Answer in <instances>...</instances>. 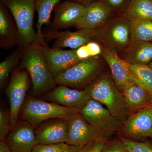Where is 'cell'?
Returning <instances> with one entry per match:
<instances>
[{"label":"cell","mask_w":152,"mask_h":152,"mask_svg":"<svg viewBox=\"0 0 152 152\" xmlns=\"http://www.w3.org/2000/svg\"><path fill=\"white\" fill-rule=\"evenodd\" d=\"M20 64L29 75L35 94H41L55 88L57 84L46 62L42 45L34 44L23 50Z\"/></svg>","instance_id":"6da1fadb"},{"label":"cell","mask_w":152,"mask_h":152,"mask_svg":"<svg viewBox=\"0 0 152 152\" xmlns=\"http://www.w3.org/2000/svg\"><path fill=\"white\" fill-rule=\"evenodd\" d=\"M86 88L91 99L105 106L120 122L127 118L129 114L124 95L109 75H101Z\"/></svg>","instance_id":"7a4b0ae2"},{"label":"cell","mask_w":152,"mask_h":152,"mask_svg":"<svg viewBox=\"0 0 152 152\" xmlns=\"http://www.w3.org/2000/svg\"><path fill=\"white\" fill-rule=\"evenodd\" d=\"M0 2L9 9L16 24L20 35L18 47L24 50L37 43V32L34 28L35 0H0Z\"/></svg>","instance_id":"3957f363"},{"label":"cell","mask_w":152,"mask_h":152,"mask_svg":"<svg viewBox=\"0 0 152 152\" xmlns=\"http://www.w3.org/2000/svg\"><path fill=\"white\" fill-rule=\"evenodd\" d=\"M99 56L80 61L54 78L57 84L81 88L88 86L101 75L103 61Z\"/></svg>","instance_id":"277c9868"},{"label":"cell","mask_w":152,"mask_h":152,"mask_svg":"<svg viewBox=\"0 0 152 152\" xmlns=\"http://www.w3.org/2000/svg\"><path fill=\"white\" fill-rule=\"evenodd\" d=\"M79 112V109L67 107L38 99H30L23 107L20 115L23 119L35 127L46 120L66 118Z\"/></svg>","instance_id":"5b68a950"},{"label":"cell","mask_w":152,"mask_h":152,"mask_svg":"<svg viewBox=\"0 0 152 152\" xmlns=\"http://www.w3.org/2000/svg\"><path fill=\"white\" fill-rule=\"evenodd\" d=\"M98 31L99 42L117 53L122 51L131 41L129 21L121 15L113 17Z\"/></svg>","instance_id":"8992f818"},{"label":"cell","mask_w":152,"mask_h":152,"mask_svg":"<svg viewBox=\"0 0 152 152\" xmlns=\"http://www.w3.org/2000/svg\"><path fill=\"white\" fill-rule=\"evenodd\" d=\"M30 77L24 69H16L11 76L6 90L10 105L11 129L15 126L30 86Z\"/></svg>","instance_id":"52a82bcc"},{"label":"cell","mask_w":152,"mask_h":152,"mask_svg":"<svg viewBox=\"0 0 152 152\" xmlns=\"http://www.w3.org/2000/svg\"><path fill=\"white\" fill-rule=\"evenodd\" d=\"M45 40H54L52 48H69L76 50L92 41L99 42L97 29L83 28L76 31H59L49 27L42 31Z\"/></svg>","instance_id":"ba28073f"},{"label":"cell","mask_w":152,"mask_h":152,"mask_svg":"<svg viewBox=\"0 0 152 152\" xmlns=\"http://www.w3.org/2000/svg\"><path fill=\"white\" fill-rule=\"evenodd\" d=\"M85 119L94 126L102 131L109 137L118 132L122 123L112 115L99 102L91 99L80 110Z\"/></svg>","instance_id":"9c48e42d"},{"label":"cell","mask_w":152,"mask_h":152,"mask_svg":"<svg viewBox=\"0 0 152 152\" xmlns=\"http://www.w3.org/2000/svg\"><path fill=\"white\" fill-rule=\"evenodd\" d=\"M66 143L81 146L91 142L102 138H110L107 134L91 124L80 112L68 118Z\"/></svg>","instance_id":"30bf717a"},{"label":"cell","mask_w":152,"mask_h":152,"mask_svg":"<svg viewBox=\"0 0 152 152\" xmlns=\"http://www.w3.org/2000/svg\"><path fill=\"white\" fill-rule=\"evenodd\" d=\"M118 133L119 136L137 141L152 139V105L129 115Z\"/></svg>","instance_id":"8fae6325"},{"label":"cell","mask_w":152,"mask_h":152,"mask_svg":"<svg viewBox=\"0 0 152 152\" xmlns=\"http://www.w3.org/2000/svg\"><path fill=\"white\" fill-rule=\"evenodd\" d=\"M115 15L104 1L99 0L86 6L83 15L74 27L78 29H97L103 27Z\"/></svg>","instance_id":"7c38bea8"},{"label":"cell","mask_w":152,"mask_h":152,"mask_svg":"<svg viewBox=\"0 0 152 152\" xmlns=\"http://www.w3.org/2000/svg\"><path fill=\"white\" fill-rule=\"evenodd\" d=\"M41 45L47 65L54 78L80 61L75 50L50 48L45 42Z\"/></svg>","instance_id":"4fadbf2b"},{"label":"cell","mask_w":152,"mask_h":152,"mask_svg":"<svg viewBox=\"0 0 152 152\" xmlns=\"http://www.w3.org/2000/svg\"><path fill=\"white\" fill-rule=\"evenodd\" d=\"M86 8V6L69 0L60 2L54 9L53 20L48 26L57 30L74 27Z\"/></svg>","instance_id":"5bb4252c"},{"label":"cell","mask_w":152,"mask_h":152,"mask_svg":"<svg viewBox=\"0 0 152 152\" xmlns=\"http://www.w3.org/2000/svg\"><path fill=\"white\" fill-rule=\"evenodd\" d=\"M102 47L101 56L110 69L114 83L122 92L126 86L133 81L129 64L105 46Z\"/></svg>","instance_id":"9a60e30c"},{"label":"cell","mask_w":152,"mask_h":152,"mask_svg":"<svg viewBox=\"0 0 152 152\" xmlns=\"http://www.w3.org/2000/svg\"><path fill=\"white\" fill-rule=\"evenodd\" d=\"M12 152H31L37 144L35 132L29 123H17L5 140Z\"/></svg>","instance_id":"2e32d148"},{"label":"cell","mask_w":152,"mask_h":152,"mask_svg":"<svg viewBox=\"0 0 152 152\" xmlns=\"http://www.w3.org/2000/svg\"><path fill=\"white\" fill-rule=\"evenodd\" d=\"M47 97L61 105L79 110L91 99L86 88L83 90L71 89L64 85H60L51 90Z\"/></svg>","instance_id":"e0dca14e"},{"label":"cell","mask_w":152,"mask_h":152,"mask_svg":"<svg viewBox=\"0 0 152 152\" xmlns=\"http://www.w3.org/2000/svg\"><path fill=\"white\" fill-rule=\"evenodd\" d=\"M20 43L18 29L13 17L5 5L0 2V48L8 50Z\"/></svg>","instance_id":"ac0fdd59"},{"label":"cell","mask_w":152,"mask_h":152,"mask_svg":"<svg viewBox=\"0 0 152 152\" xmlns=\"http://www.w3.org/2000/svg\"><path fill=\"white\" fill-rule=\"evenodd\" d=\"M129 115L152 105V93L131 82L122 91Z\"/></svg>","instance_id":"d6986e66"},{"label":"cell","mask_w":152,"mask_h":152,"mask_svg":"<svg viewBox=\"0 0 152 152\" xmlns=\"http://www.w3.org/2000/svg\"><path fill=\"white\" fill-rule=\"evenodd\" d=\"M68 128V118H66L37 130L35 134L37 144L66 143Z\"/></svg>","instance_id":"ffe728a7"},{"label":"cell","mask_w":152,"mask_h":152,"mask_svg":"<svg viewBox=\"0 0 152 152\" xmlns=\"http://www.w3.org/2000/svg\"><path fill=\"white\" fill-rule=\"evenodd\" d=\"M121 53L122 58L129 64L148 65L152 61V42L131 41Z\"/></svg>","instance_id":"44dd1931"},{"label":"cell","mask_w":152,"mask_h":152,"mask_svg":"<svg viewBox=\"0 0 152 152\" xmlns=\"http://www.w3.org/2000/svg\"><path fill=\"white\" fill-rule=\"evenodd\" d=\"M61 0H35L36 11L38 14L37 28V43L41 44L45 42L42 33L44 25L48 26L50 23L52 12L55 7L59 4Z\"/></svg>","instance_id":"7402d4cb"},{"label":"cell","mask_w":152,"mask_h":152,"mask_svg":"<svg viewBox=\"0 0 152 152\" xmlns=\"http://www.w3.org/2000/svg\"><path fill=\"white\" fill-rule=\"evenodd\" d=\"M122 16L132 20H152V0H131Z\"/></svg>","instance_id":"603a6c76"},{"label":"cell","mask_w":152,"mask_h":152,"mask_svg":"<svg viewBox=\"0 0 152 152\" xmlns=\"http://www.w3.org/2000/svg\"><path fill=\"white\" fill-rule=\"evenodd\" d=\"M131 41L152 42V20H130Z\"/></svg>","instance_id":"cb8c5ba5"},{"label":"cell","mask_w":152,"mask_h":152,"mask_svg":"<svg viewBox=\"0 0 152 152\" xmlns=\"http://www.w3.org/2000/svg\"><path fill=\"white\" fill-rule=\"evenodd\" d=\"M133 81L138 86L152 93V69L148 65L131 64Z\"/></svg>","instance_id":"d4e9b609"},{"label":"cell","mask_w":152,"mask_h":152,"mask_svg":"<svg viewBox=\"0 0 152 152\" xmlns=\"http://www.w3.org/2000/svg\"><path fill=\"white\" fill-rule=\"evenodd\" d=\"M23 50L18 47L0 63V86L3 87L8 80L11 71L17 66L21 60Z\"/></svg>","instance_id":"484cf974"},{"label":"cell","mask_w":152,"mask_h":152,"mask_svg":"<svg viewBox=\"0 0 152 152\" xmlns=\"http://www.w3.org/2000/svg\"><path fill=\"white\" fill-rule=\"evenodd\" d=\"M102 48L101 43L92 41L75 50L77 57L81 61L101 56Z\"/></svg>","instance_id":"4316f807"},{"label":"cell","mask_w":152,"mask_h":152,"mask_svg":"<svg viewBox=\"0 0 152 152\" xmlns=\"http://www.w3.org/2000/svg\"><path fill=\"white\" fill-rule=\"evenodd\" d=\"M129 152H152V143L148 141L139 142L132 140L119 136Z\"/></svg>","instance_id":"83f0119b"},{"label":"cell","mask_w":152,"mask_h":152,"mask_svg":"<svg viewBox=\"0 0 152 152\" xmlns=\"http://www.w3.org/2000/svg\"><path fill=\"white\" fill-rule=\"evenodd\" d=\"M69 145L66 143L48 145L38 144L34 146L31 152H62Z\"/></svg>","instance_id":"f1b7e54d"},{"label":"cell","mask_w":152,"mask_h":152,"mask_svg":"<svg viewBox=\"0 0 152 152\" xmlns=\"http://www.w3.org/2000/svg\"><path fill=\"white\" fill-rule=\"evenodd\" d=\"M110 138H102L82 146L77 152H102Z\"/></svg>","instance_id":"f546056e"},{"label":"cell","mask_w":152,"mask_h":152,"mask_svg":"<svg viewBox=\"0 0 152 152\" xmlns=\"http://www.w3.org/2000/svg\"><path fill=\"white\" fill-rule=\"evenodd\" d=\"M11 127L10 114L0 110V140H5L7 136L11 130Z\"/></svg>","instance_id":"4dcf8cb0"},{"label":"cell","mask_w":152,"mask_h":152,"mask_svg":"<svg viewBox=\"0 0 152 152\" xmlns=\"http://www.w3.org/2000/svg\"><path fill=\"white\" fill-rule=\"evenodd\" d=\"M114 14L121 15L126 10L131 0H104Z\"/></svg>","instance_id":"1f68e13d"},{"label":"cell","mask_w":152,"mask_h":152,"mask_svg":"<svg viewBox=\"0 0 152 152\" xmlns=\"http://www.w3.org/2000/svg\"><path fill=\"white\" fill-rule=\"evenodd\" d=\"M102 152H129L119 138L110 140L106 144Z\"/></svg>","instance_id":"d6a6232c"},{"label":"cell","mask_w":152,"mask_h":152,"mask_svg":"<svg viewBox=\"0 0 152 152\" xmlns=\"http://www.w3.org/2000/svg\"><path fill=\"white\" fill-rule=\"evenodd\" d=\"M0 152H12L5 140L0 142Z\"/></svg>","instance_id":"836d02e7"},{"label":"cell","mask_w":152,"mask_h":152,"mask_svg":"<svg viewBox=\"0 0 152 152\" xmlns=\"http://www.w3.org/2000/svg\"><path fill=\"white\" fill-rule=\"evenodd\" d=\"M80 147L81 146H77L73 145H69L62 152H77L80 149Z\"/></svg>","instance_id":"e575fe53"},{"label":"cell","mask_w":152,"mask_h":152,"mask_svg":"<svg viewBox=\"0 0 152 152\" xmlns=\"http://www.w3.org/2000/svg\"><path fill=\"white\" fill-rule=\"evenodd\" d=\"M69 1L79 3L85 6H87L94 2L99 1V0H69Z\"/></svg>","instance_id":"d590c367"},{"label":"cell","mask_w":152,"mask_h":152,"mask_svg":"<svg viewBox=\"0 0 152 152\" xmlns=\"http://www.w3.org/2000/svg\"><path fill=\"white\" fill-rule=\"evenodd\" d=\"M148 66L151 69H152V61L148 65Z\"/></svg>","instance_id":"8d00e7d4"}]
</instances>
